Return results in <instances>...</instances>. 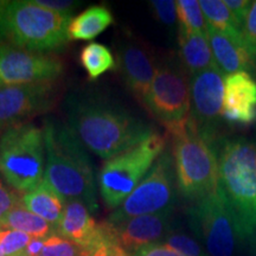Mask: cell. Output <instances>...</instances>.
<instances>
[{
  "label": "cell",
  "mask_w": 256,
  "mask_h": 256,
  "mask_svg": "<svg viewBox=\"0 0 256 256\" xmlns=\"http://www.w3.org/2000/svg\"><path fill=\"white\" fill-rule=\"evenodd\" d=\"M64 108L72 132L84 147L104 160L133 148L156 133L146 121L98 92H72Z\"/></svg>",
  "instance_id": "6da1fadb"
},
{
  "label": "cell",
  "mask_w": 256,
  "mask_h": 256,
  "mask_svg": "<svg viewBox=\"0 0 256 256\" xmlns=\"http://www.w3.org/2000/svg\"><path fill=\"white\" fill-rule=\"evenodd\" d=\"M46 142L44 180L64 202L81 200L98 212V188L89 154L68 124L54 116L43 121Z\"/></svg>",
  "instance_id": "7a4b0ae2"
},
{
  "label": "cell",
  "mask_w": 256,
  "mask_h": 256,
  "mask_svg": "<svg viewBox=\"0 0 256 256\" xmlns=\"http://www.w3.org/2000/svg\"><path fill=\"white\" fill-rule=\"evenodd\" d=\"M215 148L220 186L232 208L238 238L246 243L256 232V140L220 138Z\"/></svg>",
  "instance_id": "3957f363"
},
{
  "label": "cell",
  "mask_w": 256,
  "mask_h": 256,
  "mask_svg": "<svg viewBox=\"0 0 256 256\" xmlns=\"http://www.w3.org/2000/svg\"><path fill=\"white\" fill-rule=\"evenodd\" d=\"M72 18L34 0L10 2L0 26V43L44 55L62 51L70 40Z\"/></svg>",
  "instance_id": "277c9868"
},
{
  "label": "cell",
  "mask_w": 256,
  "mask_h": 256,
  "mask_svg": "<svg viewBox=\"0 0 256 256\" xmlns=\"http://www.w3.org/2000/svg\"><path fill=\"white\" fill-rule=\"evenodd\" d=\"M178 192L185 200L196 202L218 188V159L215 146L206 142L188 121L182 133L172 136Z\"/></svg>",
  "instance_id": "5b68a950"
},
{
  "label": "cell",
  "mask_w": 256,
  "mask_h": 256,
  "mask_svg": "<svg viewBox=\"0 0 256 256\" xmlns=\"http://www.w3.org/2000/svg\"><path fill=\"white\" fill-rule=\"evenodd\" d=\"M46 142L43 128L26 122L5 130L0 138V176L19 194L44 179Z\"/></svg>",
  "instance_id": "8992f818"
},
{
  "label": "cell",
  "mask_w": 256,
  "mask_h": 256,
  "mask_svg": "<svg viewBox=\"0 0 256 256\" xmlns=\"http://www.w3.org/2000/svg\"><path fill=\"white\" fill-rule=\"evenodd\" d=\"M165 150L166 139L156 132L133 148L107 160L98 174V188L106 206L118 209Z\"/></svg>",
  "instance_id": "52a82bcc"
},
{
  "label": "cell",
  "mask_w": 256,
  "mask_h": 256,
  "mask_svg": "<svg viewBox=\"0 0 256 256\" xmlns=\"http://www.w3.org/2000/svg\"><path fill=\"white\" fill-rule=\"evenodd\" d=\"M180 60L170 56L158 64L147 110L164 126L171 136L182 133L190 121V78Z\"/></svg>",
  "instance_id": "ba28073f"
},
{
  "label": "cell",
  "mask_w": 256,
  "mask_h": 256,
  "mask_svg": "<svg viewBox=\"0 0 256 256\" xmlns=\"http://www.w3.org/2000/svg\"><path fill=\"white\" fill-rule=\"evenodd\" d=\"M188 226L203 243L209 256H234L238 238L235 218L226 194L220 186L188 209Z\"/></svg>",
  "instance_id": "9c48e42d"
},
{
  "label": "cell",
  "mask_w": 256,
  "mask_h": 256,
  "mask_svg": "<svg viewBox=\"0 0 256 256\" xmlns=\"http://www.w3.org/2000/svg\"><path fill=\"white\" fill-rule=\"evenodd\" d=\"M177 179L172 151L166 148L145 178L107 220L120 223L133 217L174 210L177 198Z\"/></svg>",
  "instance_id": "30bf717a"
},
{
  "label": "cell",
  "mask_w": 256,
  "mask_h": 256,
  "mask_svg": "<svg viewBox=\"0 0 256 256\" xmlns=\"http://www.w3.org/2000/svg\"><path fill=\"white\" fill-rule=\"evenodd\" d=\"M226 74L218 66L190 78V120L206 142L216 146L220 124L223 121V96Z\"/></svg>",
  "instance_id": "8fae6325"
},
{
  "label": "cell",
  "mask_w": 256,
  "mask_h": 256,
  "mask_svg": "<svg viewBox=\"0 0 256 256\" xmlns=\"http://www.w3.org/2000/svg\"><path fill=\"white\" fill-rule=\"evenodd\" d=\"M56 101L57 88L54 81L0 86V128L8 130L46 114Z\"/></svg>",
  "instance_id": "7c38bea8"
},
{
  "label": "cell",
  "mask_w": 256,
  "mask_h": 256,
  "mask_svg": "<svg viewBox=\"0 0 256 256\" xmlns=\"http://www.w3.org/2000/svg\"><path fill=\"white\" fill-rule=\"evenodd\" d=\"M63 69L56 57L0 43V86L55 81Z\"/></svg>",
  "instance_id": "4fadbf2b"
},
{
  "label": "cell",
  "mask_w": 256,
  "mask_h": 256,
  "mask_svg": "<svg viewBox=\"0 0 256 256\" xmlns=\"http://www.w3.org/2000/svg\"><path fill=\"white\" fill-rule=\"evenodd\" d=\"M174 210L133 217L120 223H110L104 220L115 243L128 254H132L145 246L159 243L165 240L172 230Z\"/></svg>",
  "instance_id": "5bb4252c"
},
{
  "label": "cell",
  "mask_w": 256,
  "mask_h": 256,
  "mask_svg": "<svg viewBox=\"0 0 256 256\" xmlns=\"http://www.w3.org/2000/svg\"><path fill=\"white\" fill-rule=\"evenodd\" d=\"M118 60L124 84L145 107L158 68L154 57L142 44L126 42L119 48Z\"/></svg>",
  "instance_id": "9a60e30c"
},
{
  "label": "cell",
  "mask_w": 256,
  "mask_h": 256,
  "mask_svg": "<svg viewBox=\"0 0 256 256\" xmlns=\"http://www.w3.org/2000/svg\"><path fill=\"white\" fill-rule=\"evenodd\" d=\"M223 121L235 126L256 122V80L254 75L240 72L224 78Z\"/></svg>",
  "instance_id": "2e32d148"
},
{
  "label": "cell",
  "mask_w": 256,
  "mask_h": 256,
  "mask_svg": "<svg viewBox=\"0 0 256 256\" xmlns=\"http://www.w3.org/2000/svg\"><path fill=\"white\" fill-rule=\"evenodd\" d=\"M57 234L78 246L82 252H89L110 240L104 222L96 223L84 203L78 200L66 202Z\"/></svg>",
  "instance_id": "e0dca14e"
},
{
  "label": "cell",
  "mask_w": 256,
  "mask_h": 256,
  "mask_svg": "<svg viewBox=\"0 0 256 256\" xmlns=\"http://www.w3.org/2000/svg\"><path fill=\"white\" fill-rule=\"evenodd\" d=\"M206 34L217 66L226 75L240 72L256 75V66L252 63L244 46L232 40L230 37L209 25H208Z\"/></svg>",
  "instance_id": "ac0fdd59"
},
{
  "label": "cell",
  "mask_w": 256,
  "mask_h": 256,
  "mask_svg": "<svg viewBox=\"0 0 256 256\" xmlns=\"http://www.w3.org/2000/svg\"><path fill=\"white\" fill-rule=\"evenodd\" d=\"M178 58L190 76L217 66L208 34L188 32L178 28Z\"/></svg>",
  "instance_id": "d6986e66"
},
{
  "label": "cell",
  "mask_w": 256,
  "mask_h": 256,
  "mask_svg": "<svg viewBox=\"0 0 256 256\" xmlns=\"http://www.w3.org/2000/svg\"><path fill=\"white\" fill-rule=\"evenodd\" d=\"M20 206L57 229L62 220L66 202L43 179L36 188L20 194Z\"/></svg>",
  "instance_id": "ffe728a7"
},
{
  "label": "cell",
  "mask_w": 256,
  "mask_h": 256,
  "mask_svg": "<svg viewBox=\"0 0 256 256\" xmlns=\"http://www.w3.org/2000/svg\"><path fill=\"white\" fill-rule=\"evenodd\" d=\"M114 18L107 6L95 5L84 10L70 20L68 36L70 40H92L113 24Z\"/></svg>",
  "instance_id": "44dd1931"
},
{
  "label": "cell",
  "mask_w": 256,
  "mask_h": 256,
  "mask_svg": "<svg viewBox=\"0 0 256 256\" xmlns=\"http://www.w3.org/2000/svg\"><path fill=\"white\" fill-rule=\"evenodd\" d=\"M0 229H12L25 232L32 238H48L57 234V229L46 220L34 215L19 204L0 223Z\"/></svg>",
  "instance_id": "7402d4cb"
},
{
  "label": "cell",
  "mask_w": 256,
  "mask_h": 256,
  "mask_svg": "<svg viewBox=\"0 0 256 256\" xmlns=\"http://www.w3.org/2000/svg\"><path fill=\"white\" fill-rule=\"evenodd\" d=\"M200 4L209 26L244 46L241 28L224 0H200Z\"/></svg>",
  "instance_id": "603a6c76"
},
{
  "label": "cell",
  "mask_w": 256,
  "mask_h": 256,
  "mask_svg": "<svg viewBox=\"0 0 256 256\" xmlns=\"http://www.w3.org/2000/svg\"><path fill=\"white\" fill-rule=\"evenodd\" d=\"M80 62L90 80H96L115 68V60L110 50L104 44L92 42L83 48Z\"/></svg>",
  "instance_id": "cb8c5ba5"
},
{
  "label": "cell",
  "mask_w": 256,
  "mask_h": 256,
  "mask_svg": "<svg viewBox=\"0 0 256 256\" xmlns=\"http://www.w3.org/2000/svg\"><path fill=\"white\" fill-rule=\"evenodd\" d=\"M177 14L179 28L188 32L206 34L208 23L197 0H178Z\"/></svg>",
  "instance_id": "d4e9b609"
},
{
  "label": "cell",
  "mask_w": 256,
  "mask_h": 256,
  "mask_svg": "<svg viewBox=\"0 0 256 256\" xmlns=\"http://www.w3.org/2000/svg\"><path fill=\"white\" fill-rule=\"evenodd\" d=\"M32 236L12 229H0V252L2 256H25Z\"/></svg>",
  "instance_id": "484cf974"
},
{
  "label": "cell",
  "mask_w": 256,
  "mask_h": 256,
  "mask_svg": "<svg viewBox=\"0 0 256 256\" xmlns=\"http://www.w3.org/2000/svg\"><path fill=\"white\" fill-rule=\"evenodd\" d=\"M164 241L165 244L174 248V250L180 252L183 256H209L206 252L202 248L198 241L183 232L171 230Z\"/></svg>",
  "instance_id": "4316f807"
},
{
  "label": "cell",
  "mask_w": 256,
  "mask_h": 256,
  "mask_svg": "<svg viewBox=\"0 0 256 256\" xmlns=\"http://www.w3.org/2000/svg\"><path fill=\"white\" fill-rule=\"evenodd\" d=\"M40 256H82V249L74 242L55 234L46 238Z\"/></svg>",
  "instance_id": "83f0119b"
},
{
  "label": "cell",
  "mask_w": 256,
  "mask_h": 256,
  "mask_svg": "<svg viewBox=\"0 0 256 256\" xmlns=\"http://www.w3.org/2000/svg\"><path fill=\"white\" fill-rule=\"evenodd\" d=\"M153 14L162 24L171 30H174L178 24L177 2L174 0H153L150 2Z\"/></svg>",
  "instance_id": "f1b7e54d"
},
{
  "label": "cell",
  "mask_w": 256,
  "mask_h": 256,
  "mask_svg": "<svg viewBox=\"0 0 256 256\" xmlns=\"http://www.w3.org/2000/svg\"><path fill=\"white\" fill-rule=\"evenodd\" d=\"M242 36L246 49H247L252 63L256 66V0L252 2L247 19L243 24Z\"/></svg>",
  "instance_id": "f546056e"
},
{
  "label": "cell",
  "mask_w": 256,
  "mask_h": 256,
  "mask_svg": "<svg viewBox=\"0 0 256 256\" xmlns=\"http://www.w3.org/2000/svg\"><path fill=\"white\" fill-rule=\"evenodd\" d=\"M20 194L10 185H6L0 176V223L8 216V214L20 204Z\"/></svg>",
  "instance_id": "4dcf8cb0"
},
{
  "label": "cell",
  "mask_w": 256,
  "mask_h": 256,
  "mask_svg": "<svg viewBox=\"0 0 256 256\" xmlns=\"http://www.w3.org/2000/svg\"><path fill=\"white\" fill-rule=\"evenodd\" d=\"M130 256H183L165 243H153L138 249Z\"/></svg>",
  "instance_id": "1f68e13d"
},
{
  "label": "cell",
  "mask_w": 256,
  "mask_h": 256,
  "mask_svg": "<svg viewBox=\"0 0 256 256\" xmlns=\"http://www.w3.org/2000/svg\"><path fill=\"white\" fill-rule=\"evenodd\" d=\"M224 2H226V5L228 6L230 12H232L234 18H235L236 23L238 24L242 31L243 24H244L246 19H247L252 2H250V0H224Z\"/></svg>",
  "instance_id": "d6a6232c"
},
{
  "label": "cell",
  "mask_w": 256,
  "mask_h": 256,
  "mask_svg": "<svg viewBox=\"0 0 256 256\" xmlns=\"http://www.w3.org/2000/svg\"><path fill=\"white\" fill-rule=\"evenodd\" d=\"M82 256H130V254L124 250L118 243L108 240L92 250L82 252Z\"/></svg>",
  "instance_id": "836d02e7"
},
{
  "label": "cell",
  "mask_w": 256,
  "mask_h": 256,
  "mask_svg": "<svg viewBox=\"0 0 256 256\" xmlns=\"http://www.w3.org/2000/svg\"><path fill=\"white\" fill-rule=\"evenodd\" d=\"M34 2L37 5L43 6V8L69 16H72L74 10L78 8L81 5L80 2H72V0H34Z\"/></svg>",
  "instance_id": "e575fe53"
},
{
  "label": "cell",
  "mask_w": 256,
  "mask_h": 256,
  "mask_svg": "<svg viewBox=\"0 0 256 256\" xmlns=\"http://www.w3.org/2000/svg\"><path fill=\"white\" fill-rule=\"evenodd\" d=\"M246 243H247L248 246L249 254H250V256H256V232Z\"/></svg>",
  "instance_id": "d590c367"
},
{
  "label": "cell",
  "mask_w": 256,
  "mask_h": 256,
  "mask_svg": "<svg viewBox=\"0 0 256 256\" xmlns=\"http://www.w3.org/2000/svg\"><path fill=\"white\" fill-rule=\"evenodd\" d=\"M8 2H5V0H0V26H2V19H4V14H5L6 8H8Z\"/></svg>",
  "instance_id": "8d00e7d4"
},
{
  "label": "cell",
  "mask_w": 256,
  "mask_h": 256,
  "mask_svg": "<svg viewBox=\"0 0 256 256\" xmlns=\"http://www.w3.org/2000/svg\"><path fill=\"white\" fill-rule=\"evenodd\" d=\"M0 256H2V252H0Z\"/></svg>",
  "instance_id": "74e56055"
}]
</instances>
